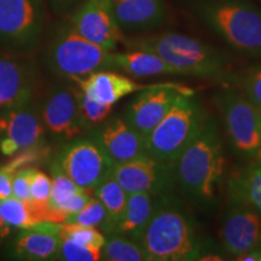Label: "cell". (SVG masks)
I'll return each instance as SVG.
<instances>
[{"label":"cell","mask_w":261,"mask_h":261,"mask_svg":"<svg viewBox=\"0 0 261 261\" xmlns=\"http://www.w3.org/2000/svg\"><path fill=\"white\" fill-rule=\"evenodd\" d=\"M174 189L202 211L214 210L226 179V160L219 127L213 117L204 121L180 155L171 163Z\"/></svg>","instance_id":"cell-1"},{"label":"cell","mask_w":261,"mask_h":261,"mask_svg":"<svg viewBox=\"0 0 261 261\" xmlns=\"http://www.w3.org/2000/svg\"><path fill=\"white\" fill-rule=\"evenodd\" d=\"M138 242L149 261H196L213 249L173 191L158 196L151 219Z\"/></svg>","instance_id":"cell-2"},{"label":"cell","mask_w":261,"mask_h":261,"mask_svg":"<svg viewBox=\"0 0 261 261\" xmlns=\"http://www.w3.org/2000/svg\"><path fill=\"white\" fill-rule=\"evenodd\" d=\"M127 47L158 55L180 75L208 80H227L230 61L224 52L179 33L123 39Z\"/></svg>","instance_id":"cell-3"},{"label":"cell","mask_w":261,"mask_h":261,"mask_svg":"<svg viewBox=\"0 0 261 261\" xmlns=\"http://www.w3.org/2000/svg\"><path fill=\"white\" fill-rule=\"evenodd\" d=\"M202 22L248 56L261 58V11L246 0H208L197 6Z\"/></svg>","instance_id":"cell-4"},{"label":"cell","mask_w":261,"mask_h":261,"mask_svg":"<svg viewBox=\"0 0 261 261\" xmlns=\"http://www.w3.org/2000/svg\"><path fill=\"white\" fill-rule=\"evenodd\" d=\"M112 54L80 35L68 21L55 33L46 51V63L55 74L75 80L110 69Z\"/></svg>","instance_id":"cell-5"},{"label":"cell","mask_w":261,"mask_h":261,"mask_svg":"<svg viewBox=\"0 0 261 261\" xmlns=\"http://www.w3.org/2000/svg\"><path fill=\"white\" fill-rule=\"evenodd\" d=\"M207 114L194 94H184L146 137L148 155L172 163L198 132Z\"/></svg>","instance_id":"cell-6"},{"label":"cell","mask_w":261,"mask_h":261,"mask_svg":"<svg viewBox=\"0 0 261 261\" xmlns=\"http://www.w3.org/2000/svg\"><path fill=\"white\" fill-rule=\"evenodd\" d=\"M227 137L238 158L252 160L261 156V112L240 89L224 87L214 97Z\"/></svg>","instance_id":"cell-7"},{"label":"cell","mask_w":261,"mask_h":261,"mask_svg":"<svg viewBox=\"0 0 261 261\" xmlns=\"http://www.w3.org/2000/svg\"><path fill=\"white\" fill-rule=\"evenodd\" d=\"M45 0H0V45L19 52L34 50L46 23Z\"/></svg>","instance_id":"cell-8"},{"label":"cell","mask_w":261,"mask_h":261,"mask_svg":"<svg viewBox=\"0 0 261 261\" xmlns=\"http://www.w3.org/2000/svg\"><path fill=\"white\" fill-rule=\"evenodd\" d=\"M55 163L77 187L86 190L97 188L114 168L112 160L90 136L68 140L58 151Z\"/></svg>","instance_id":"cell-9"},{"label":"cell","mask_w":261,"mask_h":261,"mask_svg":"<svg viewBox=\"0 0 261 261\" xmlns=\"http://www.w3.org/2000/svg\"><path fill=\"white\" fill-rule=\"evenodd\" d=\"M195 91L179 84L159 83L139 91L126 108L123 119L129 126L148 137L152 129L162 121L184 94H194Z\"/></svg>","instance_id":"cell-10"},{"label":"cell","mask_w":261,"mask_h":261,"mask_svg":"<svg viewBox=\"0 0 261 261\" xmlns=\"http://www.w3.org/2000/svg\"><path fill=\"white\" fill-rule=\"evenodd\" d=\"M40 117L45 130L56 139L68 142L87 132L80 116L76 89L69 85H57L46 94Z\"/></svg>","instance_id":"cell-11"},{"label":"cell","mask_w":261,"mask_h":261,"mask_svg":"<svg viewBox=\"0 0 261 261\" xmlns=\"http://www.w3.org/2000/svg\"><path fill=\"white\" fill-rule=\"evenodd\" d=\"M69 23L87 40L110 51L125 39L116 22L113 0H83L70 14Z\"/></svg>","instance_id":"cell-12"},{"label":"cell","mask_w":261,"mask_h":261,"mask_svg":"<svg viewBox=\"0 0 261 261\" xmlns=\"http://www.w3.org/2000/svg\"><path fill=\"white\" fill-rule=\"evenodd\" d=\"M40 114L31 104L0 110V152L12 158L22 150L42 144L45 136Z\"/></svg>","instance_id":"cell-13"},{"label":"cell","mask_w":261,"mask_h":261,"mask_svg":"<svg viewBox=\"0 0 261 261\" xmlns=\"http://www.w3.org/2000/svg\"><path fill=\"white\" fill-rule=\"evenodd\" d=\"M220 240L233 259L261 246V215L243 202L228 198L220 225Z\"/></svg>","instance_id":"cell-14"},{"label":"cell","mask_w":261,"mask_h":261,"mask_svg":"<svg viewBox=\"0 0 261 261\" xmlns=\"http://www.w3.org/2000/svg\"><path fill=\"white\" fill-rule=\"evenodd\" d=\"M112 174L127 194L148 192L160 196L174 190L171 163L159 161L149 155L115 165Z\"/></svg>","instance_id":"cell-15"},{"label":"cell","mask_w":261,"mask_h":261,"mask_svg":"<svg viewBox=\"0 0 261 261\" xmlns=\"http://www.w3.org/2000/svg\"><path fill=\"white\" fill-rule=\"evenodd\" d=\"M89 136L99 144L114 166L148 155L145 137L121 117L107 119L91 129Z\"/></svg>","instance_id":"cell-16"},{"label":"cell","mask_w":261,"mask_h":261,"mask_svg":"<svg viewBox=\"0 0 261 261\" xmlns=\"http://www.w3.org/2000/svg\"><path fill=\"white\" fill-rule=\"evenodd\" d=\"M34 94V75L24 61L0 54V110L31 104Z\"/></svg>","instance_id":"cell-17"},{"label":"cell","mask_w":261,"mask_h":261,"mask_svg":"<svg viewBox=\"0 0 261 261\" xmlns=\"http://www.w3.org/2000/svg\"><path fill=\"white\" fill-rule=\"evenodd\" d=\"M60 225L52 221H40L22 230L14 242L15 256L32 261L58 259L61 249Z\"/></svg>","instance_id":"cell-18"},{"label":"cell","mask_w":261,"mask_h":261,"mask_svg":"<svg viewBox=\"0 0 261 261\" xmlns=\"http://www.w3.org/2000/svg\"><path fill=\"white\" fill-rule=\"evenodd\" d=\"M71 81L77 83V86L94 100L104 104H112V106L119 102L121 98L148 89L152 85L138 84L126 75L109 71L108 69L94 71L86 77Z\"/></svg>","instance_id":"cell-19"},{"label":"cell","mask_w":261,"mask_h":261,"mask_svg":"<svg viewBox=\"0 0 261 261\" xmlns=\"http://www.w3.org/2000/svg\"><path fill=\"white\" fill-rule=\"evenodd\" d=\"M114 14L122 32L159 28L166 19L163 0H113Z\"/></svg>","instance_id":"cell-20"},{"label":"cell","mask_w":261,"mask_h":261,"mask_svg":"<svg viewBox=\"0 0 261 261\" xmlns=\"http://www.w3.org/2000/svg\"><path fill=\"white\" fill-rule=\"evenodd\" d=\"M226 190L230 200L243 202L261 215V156L234 169L226 180Z\"/></svg>","instance_id":"cell-21"},{"label":"cell","mask_w":261,"mask_h":261,"mask_svg":"<svg viewBox=\"0 0 261 261\" xmlns=\"http://www.w3.org/2000/svg\"><path fill=\"white\" fill-rule=\"evenodd\" d=\"M158 196L148 192L128 194L122 217L114 225L112 233L138 241L151 219L156 207Z\"/></svg>","instance_id":"cell-22"},{"label":"cell","mask_w":261,"mask_h":261,"mask_svg":"<svg viewBox=\"0 0 261 261\" xmlns=\"http://www.w3.org/2000/svg\"><path fill=\"white\" fill-rule=\"evenodd\" d=\"M110 69H119L135 77L180 75L158 55L145 50L129 48V51L112 54Z\"/></svg>","instance_id":"cell-23"},{"label":"cell","mask_w":261,"mask_h":261,"mask_svg":"<svg viewBox=\"0 0 261 261\" xmlns=\"http://www.w3.org/2000/svg\"><path fill=\"white\" fill-rule=\"evenodd\" d=\"M93 195L102 202L107 211V221L102 227V231L106 234H109L112 232L114 225L122 217L128 194L114 178V175L110 174L106 180H103L97 188L93 189Z\"/></svg>","instance_id":"cell-24"},{"label":"cell","mask_w":261,"mask_h":261,"mask_svg":"<svg viewBox=\"0 0 261 261\" xmlns=\"http://www.w3.org/2000/svg\"><path fill=\"white\" fill-rule=\"evenodd\" d=\"M0 217L10 227L25 228L45 221L46 214L42 205L33 201H22L12 196L0 202Z\"/></svg>","instance_id":"cell-25"},{"label":"cell","mask_w":261,"mask_h":261,"mask_svg":"<svg viewBox=\"0 0 261 261\" xmlns=\"http://www.w3.org/2000/svg\"><path fill=\"white\" fill-rule=\"evenodd\" d=\"M107 261H149L148 255L138 241L120 236L107 234L102 248V259Z\"/></svg>","instance_id":"cell-26"},{"label":"cell","mask_w":261,"mask_h":261,"mask_svg":"<svg viewBox=\"0 0 261 261\" xmlns=\"http://www.w3.org/2000/svg\"><path fill=\"white\" fill-rule=\"evenodd\" d=\"M76 93L77 102H79L80 116L86 130L92 129L96 126L100 125L103 121H106L108 116L112 113V104L97 102V100L91 98L85 91L81 90L80 87L76 89Z\"/></svg>","instance_id":"cell-27"},{"label":"cell","mask_w":261,"mask_h":261,"mask_svg":"<svg viewBox=\"0 0 261 261\" xmlns=\"http://www.w3.org/2000/svg\"><path fill=\"white\" fill-rule=\"evenodd\" d=\"M51 179L52 190L48 204L52 210L57 208L58 205L81 190V188L77 187L55 162L51 167Z\"/></svg>","instance_id":"cell-28"},{"label":"cell","mask_w":261,"mask_h":261,"mask_svg":"<svg viewBox=\"0 0 261 261\" xmlns=\"http://www.w3.org/2000/svg\"><path fill=\"white\" fill-rule=\"evenodd\" d=\"M102 259V248L89 246L70 238H61L58 260L64 261H98Z\"/></svg>","instance_id":"cell-29"},{"label":"cell","mask_w":261,"mask_h":261,"mask_svg":"<svg viewBox=\"0 0 261 261\" xmlns=\"http://www.w3.org/2000/svg\"><path fill=\"white\" fill-rule=\"evenodd\" d=\"M60 237L70 238L76 242L103 248L107 236L97 227L84 226L74 223H63L60 225Z\"/></svg>","instance_id":"cell-30"},{"label":"cell","mask_w":261,"mask_h":261,"mask_svg":"<svg viewBox=\"0 0 261 261\" xmlns=\"http://www.w3.org/2000/svg\"><path fill=\"white\" fill-rule=\"evenodd\" d=\"M107 221V211L104 208L102 202H100L96 196L91 198L89 203H87L83 210L77 212L69 217L65 223H74L84 225V226H92L99 227L102 230Z\"/></svg>","instance_id":"cell-31"},{"label":"cell","mask_w":261,"mask_h":261,"mask_svg":"<svg viewBox=\"0 0 261 261\" xmlns=\"http://www.w3.org/2000/svg\"><path fill=\"white\" fill-rule=\"evenodd\" d=\"M238 89L261 112V65L244 70L236 77Z\"/></svg>","instance_id":"cell-32"},{"label":"cell","mask_w":261,"mask_h":261,"mask_svg":"<svg viewBox=\"0 0 261 261\" xmlns=\"http://www.w3.org/2000/svg\"><path fill=\"white\" fill-rule=\"evenodd\" d=\"M52 190L51 177L41 169L32 167L31 169V197L32 201L47 204L50 202Z\"/></svg>","instance_id":"cell-33"},{"label":"cell","mask_w":261,"mask_h":261,"mask_svg":"<svg viewBox=\"0 0 261 261\" xmlns=\"http://www.w3.org/2000/svg\"><path fill=\"white\" fill-rule=\"evenodd\" d=\"M93 197V190H86V189H81L79 192L71 196L67 201L55 208V211L60 212L65 217V221L71 215L77 213V212L83 210V208L89 203L91 198Z\"/></svg>","instance_id":"cell-34"},{"label":"cell","mask_w":261,"mask_h":261,"mask_svg":"<svg viewBox=\"0 0 261 261\" xmlns=\"http://www.w3.org/2000/svg\"><path fill=\"white\" fill-rule=\"evenodd\" d=\"M31 167L18 169L12 180V194L14 197L22 201H31Z\"/></svg>","instance_id":"cell-35"},{"label":"cell","mask_w":261,"mask_h":261,"mask_svg":"<svg viewBox=\"0 0 261 261\" xmlns=\"http://www.w3.org/2000/svg\"><path fill=\"white\" fill-rule=\"evenodd\" d=\"M16 172L10 171L5 166L0 167V202L12 197V180Z\"/></svg>","instance_id":"cell-36"},{"label":"cell","mask_w":261,"mask_h":261,"mask_svg":"<svg viewBox=\"0 0 261 261\" xmlns=\"http://www.w3.org/2000/svg\"><path fill=\"white\" fill-rule=\"evenodd\" d=\"M52 11L58 16L71 14L83 0H47Z\"/></svg>","instance_id":"cell-37"},{"label":"cell","mask_w":261,"mask_h":261,"mask_svg":"<svg viewBox=\"0 0 261 261\" xmlns=\"http://www.w3.org/2000/svg\"><path fill=\"white\" fill-rule=\"evenodd\" d=\"M234 260L240 261H261V246L254 248V249L249 250V252L242 254Z\"/></svg>","instance_id":"cell-38"},{"label":"cell","mask_w":261,"mask_h":261,"mask_svg":"<svg viewBox=\"0 0 261 261\" xmlns=\"http://www.w3.org/2000/svg\"><path fill=\"white\" fill-rule=\"evenodd\" d=\"M10 228H11V227H10L9 225L6 224L4 220H3V218L0 217V238L5 237L6 234H9Z\"/></svg>","instance_id":"cell-39"}]
</instances>
